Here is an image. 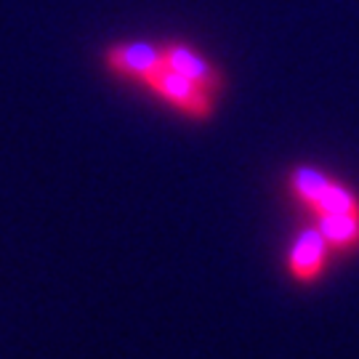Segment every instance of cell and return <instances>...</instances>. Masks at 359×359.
<instances>
[{"mask_svg":"<svg viewBox=\"0 0 359 359\" xmlns=\"http://www.w3.org/2000/svg\"><path fill=\"white\" fill-rule=\"evenodd\" d=\"M290 189L311 213H359V197L341 181L327 179L314 168L290 170Z\"/></svg>","mask_w":359,"mask_h":359,"instance_id":"cell-1","label":"cell"},{"mask_svg":"<svg viewBox=\"0 0 359 359\" xmlns=\"http://www.w3.org/2000/svg\"><path fill=\"white\" fill-rule=\"evenodd\" d=\"M147 86H152L163 99H168L170 104H176L179 109H184L187 115L192 117H210L213 112V96L203 90L197 83H192L189 77L179 75V72H173V69H157L149 80H147Z\"/></svg>","mask_w":359,"mask_h":359,"instance_id":"cell-2","label":"cell"},{"mask_svg":"<svg viewBox=\"0 0 359 359\" xmlns=\"http://www.w3.org/2000/svg\"><path fill=\"white\" fill-rule=\"evenodd\" d=\"M327 253L330 245L322 237L317 226H306L298 237L293 240V248L287 253V269L295 283H314L320 280L325 266H327Z\"/></svg>","mask_w":359,"mask_h":359,"instance_id":"cell-3","label":"cell"},{"mask_svg":"<svg viewBox=\"0 0 359 359\" xmlns=\"http://www.w3.org/2000/svg\"><path fill=\"white\" fill-rule=\"evenodd\" d=\"M107 65L117 75H128L136 80H149V77L165 67L163 48H157L152 43H120L107 51Z\"/></svg>","mask_w":359,"mask_h":359,"instance_id":"cell-4","label":"cell"},{"mask_svg":"<svg viewBox=\"0 0 359 359\" xmlns=\"http://www.w3.org/2000/svg\"><path fill=\"white\" fill-rule=\"evenodd\" d=\"M163 56H165V67L179 72V75L189 77L192 83H197L203 90H208L210 96H216L221 86H224V77L216 67L208 62L205 56L189 48V46H181V43H168L163 48Z\"/></svg>","mask_w":359,"mask_h":359,"instance_id":"cell-5","label":"cell"},{"mask_svg":"<svg viewBox=\"0 0 359 359\" xmlns=\"http://www.w3.org/2000/svg\"><path fill=\"white\" fill-rule=\"evenodd\" d=\"M314 226L335 250L359 248V213H314Z\"/></svg>","mask_w":359,"mask_h":359,"instance_id":"cell-6","label":"cell"}]
</instances>
